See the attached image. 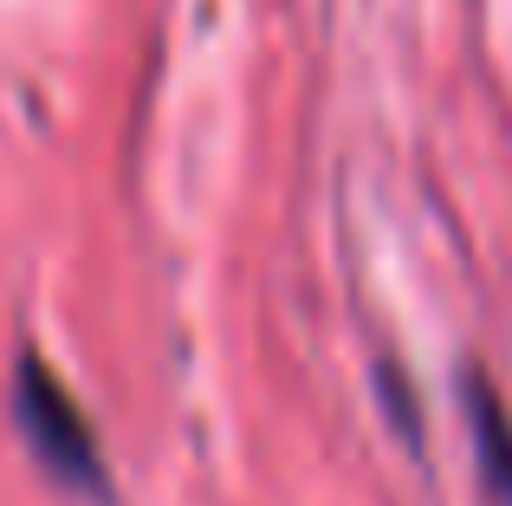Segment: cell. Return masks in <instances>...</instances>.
I'll list each match as a JSON object with an SVG mask.
<instances>
[{
	"label": "cell",
	"instance_id": "6da1fadb",
	"mask_svg": "<svg viewBox=\"0 0 512 506\" xmlns=\"http://www.w3.org/2000/svg\"><path fill=\"white\" fill-rule=\"evenodd\" d=\"M13 429H20V442L33 448V461L65 494L111 500V474H104V455H98V442H91L85 409L72 403V390H65L39 357H20V370H13Z\"/></svg>",
	"mask_w": 512,
	"mask_h": 506
}]
</instances>
